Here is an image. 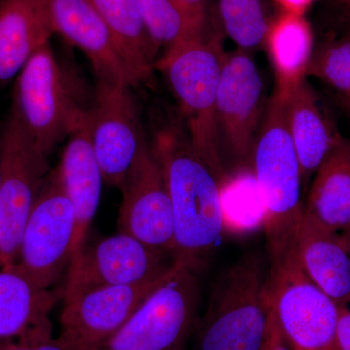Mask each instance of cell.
I'll return each mask as SVG.
<instances>
[{
	"mask_svg": "<svg viewBox=\"0 0 350 350\" xmlns=\"http://www.w3.org/2000/svg\"><path fill=\"white\" fill-rule=\"evenodd\" d=\"M200 304L196 273L174 262L156 289L100 350H182Z\"/></svg>",
	"mask_w": 350,
	"mask_h": 350,
	"instance_id": "cell-6",
	"label": "cell"
},
{
	"mask_svg": "<svg viewBox=\"0 0 350 350\" xmlns=\"http://www.w3.org/2000/svg\"><path fill=\"white\" fill-rule=\"evenodd\" d=\"M265 44L275 71V90L287 94L306 78L313 54L312 27L305 16L280 12L269 22Z\"/></svg>",
	"mask_w": 350,
	"mask_h": 350,
	"instance_id": "cell-23",
	"label": "cell"
},
{
	"mask_svg": "<svg viewBox=\"0 0 350 350\" xmlns=\"http://www.w3.org/2000/svg\"><path fill=\"white\" fill-rule=\"evenodd\" d=\"M56 169L75 209L73 261L87 243L88 232L100 206L105 182L92 142L90 115L84 124L68 137Z\"/></svg>",
	"mask_w": 350,
	"mask_h": 350,
	"instance_id": "cell-17",
	"label": "cell"
},
{
	"mask_svg": "<svg viewBox=\"0 0 350 350\" xmlns=\"http://www.w3.org/2000/svg\"><path fill=\"white\" fill-rule=\"evenodd\" d=\"M298 261L308 278L338 306L350 305V253L337 232L304 215Z\"/></svg>",
	"mask_w": 350,
	"mask_h": 350,
	"instance_id": "cell-20",
	"label": "cell"
},
{
	"mask_svg": "<svg viewBox=\"0 0 350 350\" xmlns=\"http://www.w3.org/2000/svg\"><path fill=\"white\" fill-rule=\"evenodd\" d=\"M224 50L217 29L165 51L156 69L167 76L191 144L219 183L227 176L220 153L217 90Z\"/></svg>",
	"mask_w": 350,
	"mask_h": 350,
	"instance_id": "cell-4",
	"label": "cell"
},
{
	"mask_svg": "<svg viewBox=\"0 0 350 350\" xmlns=\"http://www.w3.org/2000/svg\"><path fill=\"white\" fill-rule=\"evenodd\" d=\"M337 2L342 6L345 14H347V17H349L350 20V0H338Z\"/></svg>",
	"mask_w": 350,
	"mask_h": 350,
	"instance_id": "cell-34",
	"label": "cell"
},
{
	"mask_svg": "<svg viewBox=\"0 0 350 350\" xmlns=\"http://www.w3.org/2000/svg\"><path fill=\"white\" fill-rule=\"evenodd\" d=\"M93 350H100V349H93Z\"/></svg>",
	"mask_w": 350,
	"mask_h": 350,
	"instance_id": "cell-36",
	"label": "cell"
},
{
	"mask_svg": "<svg viewBox=\"0 0 350 350\" xmlns=\"http://www.w3.org/2000/svg\"><path fill=\"white\" fill-rule=\"evenodd\" d=\"M286 120L306 183L344 138L306 78L286 94Z\"/></svg>",
	"mask_w": 350,
	"mask_h": 350,
	"instance_id": "cell-18",
	"label": "cell"
},
{
	"mask_svg": "<svg viewBox=\"0 0 350 350\" xmlns=\"http://www.w3.org/2000/svg\"><path fill=\"white\" fill-rule=\"evenodd\" d=\"M119 190L122 202L117 221L118 232L172 257L174 221L172 200L162 163L148 142Z\"/></svg>",
	"mask_w": 350,
	"mask_h": 350,
	"instance_id": "cell-12",
	"label": "cell"
},
{
	"mask_svg": "<svg viewBox=\"0 0 350 350\" xmlns=\"http://www.w3.org/2000/svg\"><path fill=\"white\" fill-rule=\"evenodd\" d=\"M152 148L162 163L172 200V259L197 273L224 232L220 183L195 150L185 128L161 129Z\"/></svg>",
	"mask_w": 350,
	"mask_h": 350,
	"instance_id": "cell-1",
	"label": "cell"
},
{
	"mask_svg": "<svg viewBox=\"0 0 350 350\" xmlns=\"http://www.w3.org/2000/svg\"><path fill=\"white\" fill-rule=\"evenodd\" d=\"M0 269H1V266H0Z\"/></svg>",
	"mask_w": 350,
	"mask_h": 350,
	"instance_id": "cell-38",
	"label": "cell"
},
{
	"mask_svg": "<svg viewBox=\"0 0 350 350\" xmlns=\"http://www.w3.org/2000/svg\"><path fill=\"white\" fill-rule=\"evenodd\" d=\"M49 156L10 111L0 131V266L19 259L29 213L49 174Z\"/></svg>",
	"mask_w": 350,
	"mask_h": 350,
	"instance_id": "cell-7",
	"label": "cell"
},
{
	"mask_svg": "<svg viewBox=\"0 0 350 350\" xmlns=\"http://www.w3.org/2000/svg\"><path fill=\"white\" fill-rule=\"evenodd\" d=\"M100 13L131 72L146 81L156 69L159 48L152 40L135 0H91Z\"/></svg>",
	"mask_w": 350,
	"mask_h": 350,
	"instance_id": "cell-22",
	"label": "cell"
},
{
	"mask_svg": "<svg viewBox=\"0 0 350 350\" xmlns=\"http://www.w3.org/2000/svg\"><path fill=\"white\" fill-rule=\"evenodd\" d=\"M275 3L282 9V12L296 14L305 16V13L314 0H275Z\"/></svg>",
	"mask_w": 350,
	"mask_h": 350,
	"instance_id": "cell-32",
	"label": "cell"
},
{
	"mask_svg": "<svg viewBox=\"0 0 350 350\" xmlns=\"http://www.w3.org/2000/svg\"><path fill=\"white\" fill-rule=\"evenodd\" d=\"M54 34L45 0H0V83L17 77Z\"/></svg>",
	"mask_w": 350,
	"mask_h": 350,
	"instance_id": "cell-19",
	"label": "cell"
},
{
	"mask_svg": "<svg viewBox=\"0 0 350 350\" xmlns=\"http://www.w3.org/2000/svg\"><path fill=\"white\" fill-rule=\"evenodd\" d=\"M336 1H338V0H336Z\"/></svg>",
	"mask_w": 350,
	"mask_h": 350,
	"instance_id": "cell-37",
	"label": "cell"
},
{
	"mask_svg": "<svg viewBox=\"0 0 350 350\" xmlns=\"http://www.w3.org/2000/svg\"><path fill=\"white\" fill-rule=\"evenodd\" d=\"M271 305L293 350H340V308L306 275L298 260L269 273Z\"/></svg>",
	"mask_w": 350,
	"mask_h": 350,
	"instance_id": "cell-9",
	"label": "cell"
},
{
	"mask_svg": "<svg viewBox=\"0 0 350 350\" xmlns=\"http://www.w3.org/2000/svg\"><path fill=\"white\" fill-rule=\"evenodd\" d=\"M59 295L36 284L17 265L0 269V347L52 338L50 313Z\"/></svg>",
	"mask_w": 350,
	"mask_h": 350,
	"instance_id": "cell-16",
	"label": "cell"
},
{
	"mask_svg": "<svg viewBox=\"0 0 350 350\" xmlns=\"http://www.w3.org/2000/svg\"><path fill=\"white\" fill-rule=\"evenodd\" d=\"M224 231L247 234L264 227V206L254 172L241 170L220 183Z\"/></svg>",
	"mask_w": 350,
	"mask_h": 350,
	"instance_id": "cell-24",
	"label": "cell"
},
{
	"mask_svg": "<svg viewBox=\"0 0 350 350\" xmlns=\"http://www.w3.org/2000/svg\"><path fill=\"white\" fill-rule=\"evenodd\" d=\"M261 75L246 51L225 53L217 90V120L234 155L252 156L264 118Z\"/></svg>",
	"mask_w": 350,
	"mask_h": 350,
	"instance_id": "cell-14",
	"label": "cell"
},
{
	"mask_svg": "<svg viewBox=\"0 0 350 350\" xmlns=\"http://www.w3.org/2000/svg\"><path fill=\"white\" fill-rule=\"evenodd\" d=\"M138 11L152 40L170 49L176 44L199 38L206 29L196 27L172 0H135Z\"/></svg>",
	"mask_w": 350,
	"mask_h": 350,
	"instance_id": "cell-26",
	"label": "cell"
},
{
	"mask_svg": "<svg viewBox=\"0 0 350 350\" xmlns=\"http://www.w3.org/2000/svg\"><path fill=\"white\" fill-rule=\"evenodd\" d=\"M0 350H76L61 337L38 342H14L0 347Z\"/></svg>",
	"mask_w": 350,
	"mask_h": 350,
	"instance_id": "cell-29",
	"label": "cell"
},
{
	"mask_svg": "<svg viewBox=\"0 0 350 350\" xmlns=\"http://www.w3.org/2000/svg\"><path fill=\"white\" fill-rule=\"evenodd\" d=\"M75 209L57 169L50 170L21 239L17 266L38 286L51 289L72 261Z\"/></svg>",
	"mask_w": 350,
	"mask_h": 350,
	"instance_id": "cell-8",
	"label": "cell"
},
{
	"mask_svg": "<svg viewBox=\"0 0 350 350\" xmlns=\"http://www.w3.org/2000/svg\"><path fill=\"white\" fill-rule=\"evenodd\" d=\"M306 76L319 78L338 92V98L350 100V36L329 41L315 51Z\"/></svg>",
	"mask_w": 350,
	"mask_h": 350,
	"instance_id": "cell-27",
	"label": "cell"
},
{
	"mask_svg": "<svg viewBox=\"0 0 350 350\" xmlns=\"http://www.w3.org/2000/svg\"><path fill=\"white\" fill-rule=\"evenodd\" d=\"M163 276L137 284L94 288L66 299L59 337L76 350L100 349L130 319Z\"/></svg>",
	"mask_w": 350,
	"mask_h": 350,
	"instance_id": "cell-13",
	"label": "cell"
},
{
	"mask_svg": "<svg viewBox=\"0 0 350 350\" xmlns=\"http://www.w3.org/2000/svg\"><path fill=\"white\" fill-rule=\"evenodd\" d=\"M252 158L264 206L271 273L298 260L297 250L305 215L300 162L287 126L286 94L278 90L265 110Z\"/></svg>",
	"mask_w": 350,
	"mask_h": 350,
	"instance_id": "cell-2",
	"label": "cell"
},
{
	"mask_svg": "<svg viewBox=\"0 0 350 350\" xmlns=\"http://www.w3.org/2000/svg\"><path fill=\"white\" fill-rule=\"evenodd\" d=\"M305 217L328 231L350 228V142L342 140L317 172Z\"/></svg>",
	"mask_w": 350,
	"mask_h": 350,
	"instance_id": "cell-21",
	"label": "cell"
},
{
	"mask_svg": "<svg viewBox=\"0 0 350 350\" xmlns=\"http://www.w3.org/2000/svg\"><path fill=\"white\" fill-rule=\"evenodd\" d=\"M262 350H289L282 329L278 325L275 312L271 308L269 312L268 332H267L266 340L262 345Z\"/></svg>",
	"mask_w": 350,
	"mask_h": 350,
	"instance_id": "cell-30",
	"label": "cell"
},
{
	"mask_svg": "<svg viewBox=\"0 0 350 350\" xmlns=\"http://www.w3.org/2000/svg\"><path fill=\"white\" fill-rule=\"evenodd\" d=\"M338 100H340V105H342L350 114V100H349V98H338Z\"/></svg>",
	"mask_w": 350,
	"mask_h": 350,
	"instance_id": "cell-35",
	"label": "cell"
},
{
	"mask_svg": "<svg viewBox=\"0 0 350 350\" xmlns=\"http://www.w3.org/2000/svg\"><path fill=\"white\" fill-rule=\"evenodd\" d=\"M131 88L96 78L90 113L92 142L103 180L118 189L147 142Z\"/></svg>",
	"mask_w": 350,
	"mask_h": 350,
	"instance_id": "cell-10",
	"label": "cell"
},
{
	"mask_svg": "<svg viewBox=\"0 0 350 350\" xmlns=\"http://www.w3.org/2000/svg\"><path fill=\"white\" fill-rule=\"evenodd\" d=\"M216 10L221 29L238 49L247 52L265 43L269 22L262 0H218Z\"/></svg>",
	"mask_w": 350,
	"mask_h": 350,
	"instance_id": "cell-25",
	"label": "cell"
},
{
	"mask_svg": "<svg viewBox=\"0 0 350 350\" xmlns=\"http://www.w3.org/2000/svg\"><path fill=\"white\" fill-rule=\"evenodd\" d=\"M340 314L338 321V344L340 350H350V308L347 306H338Z\"/></svg>",
	"mask_w": 350,
	"mask_h": 350,
	"instance_id": "cell-31",
	"label": "cell"
},
{
	"mask_svg": "<svg viewBox=\"0 0 350 350\" xmlns=\"http://www.w3.org/2000/svg\"><path fill=\"white\" fill-rule=\"evenodd\" d=\"M16 79L10 111L50 156L89 117L94 105L84 78L62 62L50 42L39 48Z\"/></svg>",
	"mask_w": 350,
	"mask_h": 350,
	"instance_id": "cell-3",
	"label": "cell"
},
{
	"mask_svg": "<svg viewBox=\"0 0 350 350\" xmlns=\"http://www.w3.org/2000/svg\"><path fill=\"white\" fill-rule=\"evenodd\" d=\"M340 237H342V241L347 246V250L350 253V228L347 229V231L340 232Z\"/></svg>",
	"mask_w": 350,
	"mask_h": 350,
	"instance_id": "cell-33",
	"label": "cell"
},
{
	"mask_svg": "<svg viewBox=\"0 0 350 350\" xmlns=\"http://www.w3.org/2000/svg\"><path fill=\"white\" fill-rule=\"evenodd\" d=\"M271 308L269 266L253 251L219 276L198 333L199 350H262Z\"/></svg>",
	"mask_w": 350,
	"mask_h": 350,
	"instance_id": "cell-5",
	"label": "cell"
},
{
	"mask_svg": "<svg viewBox=\"0 0 350 350\" xmlns=\"http://www.w3.org/2000/svg\"><path fill=\"white\" fill-rule=\"evenodd\" d=\"M170 255L152 250L125 232L85 243L68 269L64 299L103 286L158 280L174 265Z\"/></svg>",
	"mask_w": 350,
	"mask_h": 350,
	"instance_id": "cell-11",
	"label": "cell"
},
{
	"mask_svg": "<svg viewBox=\"0 0 350 350\" xmlns=\"http://www.w3.org/2000/svg\"><path fill=\"white\" fill-rule=\"evenodd\" d=\"M191 22L202 29L208 25L209 7L207 0H172Z\"/></svg>",
	"mask_w": 350,
	"mask_h": 350,
	"instance_id": "cell-28",
	"label": "cell"
},
{
	"mask_svg": "<svg viewBox=\"0 0 350 350\" xmlns=\"http://www.w3.org/2000/svg\"><path fill=\"white\" fill-rule=\"evenodd\" d=\"M55 34L86 55L96 78L139 85L91 0H45Z\"/></svg>",
	"mask_w": 350,
	"mask_h": 350,
	"instance_id": "cell-15",
	"label": "cell"
}]
</instances>
